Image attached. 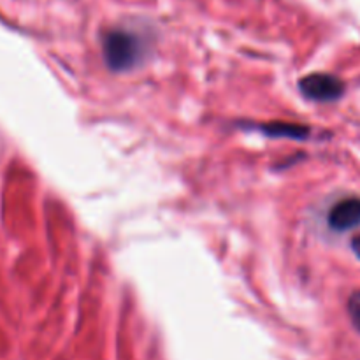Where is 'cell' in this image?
<instances>
[{
  "instance_id": "5",
  "label": "cell",
  "mask_w": 360,
  "mask_h": 360,
  "mask_svg": "<svg viewBox=\"0 0 360 360\" xmlns=\"http://www.w3.org/2000/svg\"><path fill=\"white\" fill-rule=\"evenodd\" d=\"M348 315H350L352 323L360 333V290L354 292L348 299Z\"/></svg>"
},
{
  "instance_id": "2",
  "label": "cell",
  "mask_w": 360,
  "mask_h": 360,
  "mask_svg": "<svg viewBox=\"0 0 360 360\" xmlns=\"http://www.w3.org/2000/svg\"><path fill=\"white\" fill-rule=\"evenodd\" d=\"M299 90L309 101L333 102L345 94V83L333 74L315 72L299 81Z\"/></svg>"
},
{
  "instance_id": "3",
  "label": "cell",
  "mask_w": 360,
  "mask_h": 360,
  "mask_svg": "<svg viewBox=\"0 0 360 360\" xmlns=\"http://www.w3.org/2000/svg\"><path fill=\"white\" fill-rule=\"evenodd\" d=\"M329 225L334 231H350L360 225V199L357 197H350L330 210L329 213Z\"/></svg>"
},
{
  "instance_id": "6",
  "label": "cell",
  "mask_w": 360,
  "mask_h": 360,
  "mask_svg": "<svg viewBox=\"0 0 360 360\" xmlns=\"http://www.w3.org/2000/svg\"><path fill=\"white\" fill-rule=\"evenodd\" d=\"M352 250H354L355 255H357L360 259V234L357 236V238L352 239Z\"/></svg>"
},
{
  "instance_id": "1",
  "label": "cell",
  "mask_w": 360,
  "mask_h": 360,
  "mask_svg": "<svg viewBox=\"0 0 360 360\" xmlns=\"http://www.w3.org/2000/svg\"><path fill=\"white\" fill-rule=\"evenodd\" d=\"M143 39L127 28H111L102 37V55L105 65L115 72H123L136 67L144 56Z\"/></svg>"
},
{
  "instance_id": "4",
  "label": "cell",
  "mask_w": 360,
  "mask_h": 360,
  "mask_svg": "<svg viewBox=\"0 0 360 360\" xmlns=\"http://www.w3.org/2000/svg\"><path fill=\"white\" fill-rule=\"evenodd\" d=\"M266 134L271 137H290V139H308L309 129L304 125H297V123H271V125L262 127Z\"/></svg>"
}]
</instances>
